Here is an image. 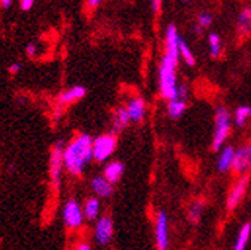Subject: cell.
<instances>
[{"label": "cell", "mask_w": 251, "mask_h": 250, "mask_svg": "<svg viewBox=\"0 0 251 250\" xmlns=\"http://www.w3.org/2000/svg\"><path fill=\"white\" fill-rule=\"evenodd\" d=\"M93 138L87 134L76 135L63 150V164L71 175H81L93 158Z\"/></svg>", "instance_id": "cell-1"}, {"label": "cell", "mask_w": 251, "mask_h": 250, "mask_svg": "<svg viewBox=\"0 0 251 250\" xmlns=\"http://www.w3.org/2000/svg\"><path fill=\"white\" fill-rule=\"evenodd\" d=\"M176 66L175 60L163 54L160 68H159V88L160 95L166 101L178 99V80H176Z\"/></svg>", "instance_id": "cell-2"}, {"label": "cell", "mask_w": 251, "mask_h": 250, "mask_svg": "<svg viewBox=\"0 0 251 250\" xmlns=\"http://www.w3.org/2000/svg\"><path fill=\"white\" fill-rule=\"evenodd\" d=\"M232 131V115L225 107H217L214 112V134H212V150H222Z\"/></svg>", "instance_id": "cell-3"}, {"label": "cell", "mask_w": 251, "mask_h": 250, "mask_svg": "<svg viewBox=\"0 0 251 250\" xmlns=\"http://www.w3.org/2000/svg\"><path fill=\"white\" fill-rule=\"evenodd\" d=\"M117 150V137L114 134H103L93 141V158L96 162H106Z\"/></svg>", "instance_id": "cell-4"}, {"label": "cell", "mask_w": 251, "mask_h": 250, "mask_svg": "<svg viewBox=\"0 0 251 250\" xmlns=\"http://www.w3.org/2000/svg\"><path fill=\"white\" fill-rule=\"evenodd\" d=\"M63 216V222L69 229H79L85 221L84 210L81 208L79 202L76 199H68L65 207L61 211Z\"/></svg>", "instance_id": "cell-5"}, {"label": "cell", "mask_w": 251, "mask_h": 250, "mask_svg": "<svg viewBox=\"0 0 251 250\" xmlns=\"http://www.w3.org/2000/svg\"><path fill=\"white\" fill-rule=\"evenodd\" d=\"M155 246L159 250H168L169 247V219L165 211H159L154 219Z\"/></svg>", "instance_id": "cell-6"}, {"label": "cell", "mask_w": 251, "mask_h": 250, "mask_svg": "<svg viewBox=\"0 0 251 250\" xmlns=\"http://www.w3.org/2000/svg\"><path fill=\"white\" fill-rule=\"evenodd\" d=\"M63 147L61 141L57 142L50 154V178H51V184L54 189H58L60 187V177H61V171L65 168V164H63Z\"/></svg>", "instance_id": "cell-7"}, {"label": "cell", "mask_w": 251, "mask_h": 250, "mask_svg": "<svg viewBox=\"0 0 251 250\" xmlns=\"http://www.w3.org/2000/svg\"><path fill=\"white\" fill-rule=\"evenodd\" d=\"M114 235V223L109 216H100L94 223V241L99 246H108Z\"/></svg>", "instance_id": "cell-8"}, {"label": "cell", "mask_w": 251, "mask_h": 250, "mask_svg": "<svg viewBox=\"0 0 251 250\" xmlns=\"http://www.w3.org/2000/svg\"><path fill=\"white\" fill-rule=\"evenodd\" d=\"M232 171L238 174L239 177L251 172V142L241 145L235 151V161H233Z\"/></svg>", "instance_id": "cell-9"}, {"label": "cell", "mask_w": 251, "mask_h": 250, "mask_svg": "<svg viewBox=\"0 0 251 250\" xmlns=\"http://www.w3.org/2000/svg\"><path fill=\"white\" fill-rule=\"evenodd\" d=\"M248 184H250V174L241 175L235 181V184L232 186V189L227 195V201H226L227 210H235L241 204V201L244 199V196L248 191Z\"/></svg>", "instance_id": "cell-10"}, {"label": "cell", "mask_w": 251, "mask_h": 250, "mask_svg": "<svg viewBox=\"0 0 251 250\" xmlns=\"http://www.w3.org/2000/svg\"><path fill=\"white\" fill-rule=\"evenodd\" d=\"M179 41H181V36L178 33V28L174 24H169L166 27V33H165V56L175 60L176 63H179V58H181Z\"/></svg>", "instance_id": "cell-11"}, {"label": "cell", "mask_w": 251, "mask_h": 250, "mask_svg": "<svg viewBox=\"0 0 251 250\" xmlns=\"http://www.w3.org/2000/svg\"><path fill=\"white\" fill-rule=\"evenodd\" d=\"M126 110H127L130 121L141 123L147 115V102L142 96H133L126 104Z\"/></svg>", "instance_id": "cell-12"}, {"label": "cell", "mask_w": 251, "mask_h": 250, "mask_svg": "<svg viewBox=\"0 0 251 250\" xmlns=\"http://www.w3.org/2000/svg\"><path fill=\"white\" fill-rule=\"evenodd\" d=\"M85 93H87L85 87H82V85H74V87H71V88H68L65 91H61L60 95H58V98H57V102L61 107L71 105V104H75L79 99H82L85 96Z\"/></svg>", "instance_id": "cell-13"}, {"label": "cell", "mask_w": 251, "mask_h": 250, "mask_svg": "<svg viewBox=\"0 0 251 250\" xmlns=\"http://www.w3.org/2000/svg\"><path fill=\"white\" fill-rule=\"evenodd\" d=\"M130 123V117L127 114V110H126V107H120L117 108L114 112H112V117H111V134H120L123 132L126 128L129 126Z\"/></svg>", "instance_id": "cell-14"}, {"label": "cell", "mask_w": 251, "mask_h": 250, "mask_svg": "<svg viewBox=\"0 0 251 250\" xmlns=\"http://www.w3.org/2000/svg\"><path fill=\"white\" fill-rule=\"evenodd\" d=\"M235 148L232 145H225L218 154L217 159V169L218 172H227L232 169L233 167V161H235Z\"/></svg>", "instance_id": "cell-15"}, {"label": "cell", "mask_w": 251, "mask_h": 250, "mask_svg": "<svg viewBox=\"0 0 251 250\" xmlns=\"http://www.w3.org/2000/svg\"><path fill=\"white\" fill-rule=\"evenodd\" d=\"M91 191L98 198H109L114 192V184L109 183L103 175H98L91 180Z\"/></svg>", "instance_id": "cell-16"}, {"label": "cell", "mask_w": 251, "mask_h": 250, "mask_svg": "<svg viewBox=\"0 0 251 250\" xmlns=\"http://www.w3.org/2000/svg\"><path fill=\"white\" fill-rule=\"evenodd\" d=\"M123 174H124V165L121 162H118V161L108 162L106 167H105V169H103V177L109 183H112V184L118 183L121 180Z\"/></svg>", "instance_id": "cell-17"}, {"label": "cell", "mask_w": 251, "mask_h": 250, "mask_svg": "<svg viewBox=\"0 0 251 250\" xmlns=\"http://www.w3.org/2000/svg\"><path fill=\"white\" fill-rule=\"evenodd\" d=\"M82 210H84V216L87 221H98L99 219V214H100V201L98 196H91V198H87L84 205H82Z\"/></svg>", "instance_id": "cell-18"}, {"label": "cell", "mask_w": 251, "mask_h": 250, "mask_svg": "<svg viewBox=\"0 0 251 250\" xmlns=\"http://www.w3.org/2000/svg\"><path fill=\"white\" fill-rule=\"evenodd\" d=\"M251 238V222H244L238 231L235 244H233V250H245L247 244Z\"/></svg>", "instance_id": "cell-19"}, {"label": "cell", "mask_w": 251, "mask_h": 250, "mask_svg": "<svg viewBox=\"0 0 251 250\" xmlns=\"http://www.w3.org/2000/svg\"><path fill=\"white\" fill-rule=\"evenodd\" d=\"M236 30L241 36H248L251 33V8H244L238 17Z\"/></svg>", "instance_id": "cell-20"}, {"label": "cell", "mask_w": 251, "mask_h": 250, "mask_svg": "<svg viewBox=\"0 0 251 250\" xmlns=\"http://www.w3.org/2000/svg\"><path fill=\"white\" fill-rule=\"evenodd\" d=\"M203 208H205V202L201 201V199H196V201H193L190 205H188L187 217L193 225H198L201 222L202 214H203Z\"/></svg>", "instance_id": "cell-21"}, {"label": "cell", "mask_w": 251, "mask_h": 250, "mask_svg": "<svg viewBox=\"0 0 251 250\" xmlns=\"http://www.w3.org/2000/svg\"><path fill=\"white\" fill-rule=\"evenodd\" d=\"M251 120V107L250 105H242L238 107L235 114H233V121L238 128H244L245 124Z\"/></svg>", "instance_id": "cell-22"}, {"label": "cell", "mask_w": 251, "mask_h": 250, "mask_svg": "<svg viewBox=\"0 0 251 250\" xmlns=\"http://www.w3.org/2000/svg\"><path fill=\"white\" fill-rule=\"evenodd\" d=\"M187 110V102L181 99H172L168 102V115L171 118H179Z\"/></svg>", "instance_id": "cell-23"}, {"label": "cell", "mask_w": 251, "mask_h": 250, "mask_svg": "<svg viewBox=\"0 0 251 250\" xmlns=\"http://www.w3.org/2000/svg\"><path fill=\"white\" fill-rule=\"evenodd\" d=\"M208 47H209V54L212 58H218L223 53V45H222V39L217 33H211L208 38Z\"/></svg>", "instance_id": "cell-24"}, {"label": "cell", "mask_w": 251, "mask_h": 250, "mask_svg": "<svg viewBox=\"0 0 251 250\" xmlns=\"http://www.w3.org/2000/svg\"><path fill=\"white\" fill-rule=\"evenodd\" d=\"M179 56L185 61V65H188V66H195L196 65V58H195L193 51L190 50V47L187 45V42L182 38L179 41Z\"/></svg>", "instance_id": "cell-25"}, {"label": "cell", "mask_w": 251, "mask_h": 250, "mask_svg": "<svg viewBox=\"0 0 251 250\" xmlns=\"http://www.w3.org/2000/svg\"><path fill=\"white\" fill-rule=\"evenodd\" d=\"M212 21H214V18H212V15H211L209 12H202V14H199V17H198V24H199L202 28H208V27L212 24Z\"/></svg>", "instance_id": "cell-26"}, {"label": "cell", "mask_w": 251, "mask_h": 250, "mask_svg": "<svg viewBox=\"0 0 251 250\" xmlns=\"http://www.w3.org/2000/svg\"><path fill=\"white\" fill-rule=\"evenodd\" d=\"M188 95H190V91H188V85H187L185 83L178 84V99H181V101H187Z\"/></svg>", "instance_id": "cell-27"}, {"label": "cell", "mask_w": 251, "mask_h": 250, "mask_svg": "<svg viewBox=\"0 0 251 250\" xmlns=\"http://www.w3.org/2000/svg\"><path fill=\"white\" fill-rule=\"evenodd\" d=\"M35 5V0H20V6L23 11H30Z\"/></svg>", "instance_id": "cell-28"}, {"label": "cell", "mask_w": 251, "mask_h": 250, "mask_svg": "<svg viewBox=\"0 0 251 250\" xmlns=\"http://www.w3.org/2000/svg\"><path fill=\"white\" fill-rule=\"evenodd\" d=\"M75 250H93L91 244L87 243V241H79L76 246H75Z\"/></svg>", "instance_id": "cell-29"}, {"label": "cell", "mask_w": 251, "mask_h": 250, "mask_svg": "<svg viewBox=\"0 0 251 250\" xmlns=\"http://www.w3.org/2000/svg\"><path fill=\"white\" fill-rule=\"evenodd\" d=\"M25 53H27L28 57H35V54H36V45L33 42H30L27 45V48H25Z\"/></svg>", "instance_id": "cell-30"}, {"label": "cell", "mask_w": 251, "mask_h": 250, "mask_svg": "<svg viewBox=\"0 0 251 250\" xmlns=\"http://www.w3.org/2000/svg\"><path fill=\"white\" fill-rule=\"evenodd\" d=\"M151 8H152V12L157 14L162 8V0H151Z\"/></svg>", "instance_id": "cell-31"}, {"label": "cell", "mask_w": 251, "mask_h": 250, "mask_svg": "<svg viewBox=\"0 0 251 250\" xmlns=\"http://www.w3.org/2000/svg\"><path fill=\"white\" fill-rule=\"evenodd\" d=\"M21 69V65L20 63H12V65H9L8 66V72L11 74V75H15V74H18V71Z\"/></svg>", "instance_id": "cell-32"}, {"label": "cell", "mask_w": 251, "mask_h": 250, "mask_svg": "<svg viewBox=\"0 0 251 250\" xmlns=\"http://www.w3.org/2000/svg\"><path fill=\"white\" fill-rule=\"evenodd\" d=\"M100 2H102V0H88V8H91V9L98 8L100 5Z\"/></svg>", "instance_id": "cell-33"}, {"label": "cell", "mask_w": 251, "mask_h": 250, "mask_svg": "<svg viewBox=\"0 0 251 250\" xmlns=\"http://www.w3.org/2000/svg\"><path fill=\"white\" fill-rule=\"evenodd\" d=\"M11 5H12V0H0V6L3 9H8Z\"/></svg>", "instance_id": "cell-34"}, {"label": "cell", "mask_w": 251, "mask_h": 250, "mask_svg": "<svg viewBox=\"0 0 251 250\" xmlns=\"http://www.w3.org/2000/svg\"><path fill=\"white\" fill-rule=\"evenodd\" d=\"M202 32H203V28H202L199 24H196V26H195V33H196V35H201Z\"/></svg>", "instance_id": "cell-35"}, {"label": "cell", "mask_w": 251, "mask_h": 250, "mask_svg": "<svg viewBox=\"0 0 251 250\" xmlns=\"http://www.w3.org/2000/svg\"><path fill=\"white\" fill-rule=\"evenodd\" d=\"M182 2H192V0H182Z\"/></svg>", "instance_id": "cell-36"}]
</instances>
